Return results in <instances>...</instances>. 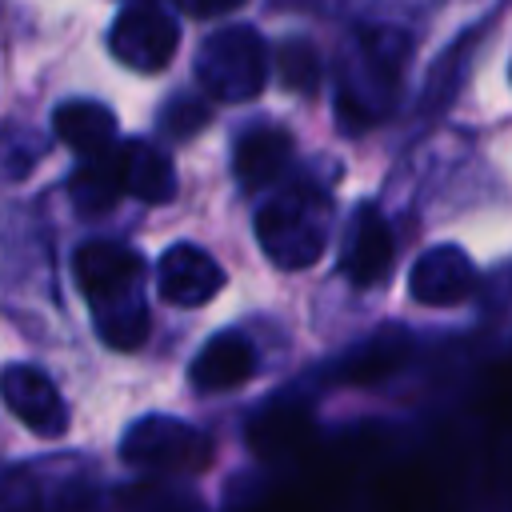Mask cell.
I'll use <instances>...</instances> for the list:
<instances>
[{"label": "cell", "mask_w": 512, "mask_h": 512, "mask_svg": "<svg viewBox=\"0 0 512 512\" xmlns=\"http://www.w3.org/2000/svg\"><path fill=\"white\" fill-rule=\"evenodd\" d=\"M184 12H192V16H224V12H232V8H240L244 0H176Z\"/></svg>", "instance_id": "20"}, {"label": "cell", "mask_w": 512, "mask_h": 512, "mask_svg": "<svg viewBox=\"0 0 512 512\" xmlns=\"http://www.w3.org/2000/svg\"><path fill=\"white\" fill-rule=\"evenodd\" d=\"M0 396L8 404V412L36 436L56 440L68 428V404L60 400L56 384L48 380V372H40L36 364H8L0 372Z\"/></svg>", "instance_id": "7"}, {"label": "cell", "mask_w": 512, "mask_h": 512, "mask_svg": "<svg viewBox=\"0 0 512 512\" xmlns=\"http://www.w3.org/2000/svg\"><path fill=\"white\" fill-rule=\"evenodd\" d=\"M264 80H268V48L260 32L248 24L212 32L196 52V84L212 100L244 104L264 92Z\"/></svg>", "instance_id": "4"}, {"label": "cell", "mask_w": 512, "mask_h": 512, "mask_svg": "<svg viewBox=\"0 0 512 512\" xmlns=\"http://www.w3.org/2000/svg\"><path fill=\"white\" fill-rule=\"evenodd\" d=\"M256 372V348L248 344V336L240 332H220L212 336L200 356L188 368V380L196 384V392L212 396V392H232L240 388L248 376Z\"/></svg>", "instance_id": "13"}, {"label": "cell", "mask_w": 512, "mask_h": 512, "mask_svg": "<svg viewBox=\"0 0 512 512\" xmlns=\"http://www.w3.org/2000/svg\"><path fill=\"white\" fill-rule=\"evenodd\" d=\"M408 352H412V336L404 328H380L336 364V380L340 384H380L408 360Z\"/></svg>", "instance_id": "15"}, {"label": "cell", "mask_w": 512, "mask_h": 512, "mask_svg": "<svg viewBox=\"0 0 512 512\" xmlns=\"http://www.w3.org/2000/svg\"><path fill=\"white\" fill-rule=\"evenodd\" d=\"M244 440L264 464H288L312 440V412L292 396H276L248 420Z\"/></svg>", "instance_id": "9"}, {"label": "cell", "mask_w": 512, "mask_h": 512, "mask_svg": "<svg viewBox=\"0 0 512 512\" xmlns=\"http://www.w3.org/2000/svg\"><path fill=\"white\" fill-rule=\"evenodd\" d=\"M276 72H280L284 88H292V92H316L320 88V76H324L320 52L308 40H300V36L296 40H284L276 48Z\"/></svg>", "instance_id": "18"}, {"label": "cell", "mask_w": 512, "mask_h": 512, "mask_svg": "<svg viewBox=\"0 0 512 512\" xmlns=\"http://www.w3.org/2000/svg\"><path fill=\"white\" fill-rule=\"evenodd\" d=\"M52 132L80 156L104 152L116 140V116L112 108L96 104V100H64L52 112Z\"/></svg>", "instance_id": "16"}, {"label": "cell", "mask_w": 512, "mask_h": 512, "mask_svg": "<svg viewBox=\"0 0 512 512\" xmlns=\"http://www.w3.org/2000/svg\"><path fill=\"white\" fill-rule=\"evenodd\" d=\"M472 288H476V268L464 256V248H456V244L428 248L424 256H416V264L408 272L412 300L428 304V308H452V304L468 300Z\"/></svg>", "instance_id": "10"}, {"label": "cell", "mask_w": 512, "mask_h": 512, "mask_svg": "<svg viewBox=\"0 0 512 512\" xmlns=\"http://www.w3.org/2000/svg\"><path fill=\"white\" fill-rule=\"evenodd\" d=\"M208 120H212V108H208L200 96H192V92L172 96V100H168V108H164V116H160L164 132H168V136H176V140L196 136V132H200Z\"/></svg>", "instance_id": "19"}, {"label": "cell", "mask_w": 512, "mask_h": 512, "mask_svg": "<svg viewBox=\"0 0 512 512\" xmlns=\"http://www.w3.org/2000/svg\"><path fill=\"white\" fill-rule=\"evenodd\" d=\"M112 168L120 180V192L144 200V204H168L176 196V168L172 160L152 148L148 140H112Z\"/></svg>", "instance_id": "12"}, {"label": "cell", "mask_w": 512, "mask_h": 512, "mask_svg": "<svg viewBox=\"0 0 512 512\" xmlns=\"http://www.w3.org/2000/svg\"><path fill=\"white\" fill-rule=\"evenodd\" d=\"M156 284H160V296L168 304H176V308H200V304H208L224 288V272H220V264L204 248H196V244H172L160 256Z\"/></svg>", "instance_id": "11"}, {"label": "cell", "mask_w": 512, "mask_h": 512, "mask_svg": "<svg viewBox=\"0 0 512 512\" xmlns=\"http://www.w3.org/2000/svg\"><path fill=\"white\" fill-rule=\"evenodd\" d=\"M288 156H292V136L284 128H276V124H260L256 128L252 124L232 148V172H236V180L244 188L256 192V188L272 184L288 168Z\"/></svg>", "instance_id": "14"}, {"label": "cell", "mask_w": 512, "mask_h": 512, "mask_svg": "<svg viewBox=\"0 0 512 512\" xmlns=\"http://www.w3.org/2000/svg\"><path fill=\"white\" fill-rule=\"evenodd\" d=\"M332 224V196L316 184H296L256 212V240L276 268H308L320 260Z\"/></svg>", "instance_id": "3"}, {"label": "cell", "mask_w": 512, "mask_h": 512, "mask_svg": "<svg viewBox=\"0 0 512 512\" xmlns=\"http://www.w3.org/2000/svg\"><path fill=\"white\" fill-rule=\"evenodd\" d=\"M112 148V144H108ZM92 152L68 180V200L80 216H96V212H108L124 192H120V180H116V168H112V152Z\"/></svg>", "instance_id": "17"}, {"label": "cell", "mask_w": 512, "mask_h": 512, "mask_svg": "<svg viewBox=\"0 0 512 512\" xmlns=\"http://www.w3.org/2000/svg\"><path fill=\"white\" fill-rule=\"evenodd\" d=\"M72 276L108 348L132 352L148 340V304L140 292L144 264L132 248L112 244V240H88L72 256Z\"/></svg>", "instance_id": "1"}, {"label": "cell", "mask_w": 512, "mask_h": 512, "mask_svg": "<svg viewBox=\"0 0 512 512\" xmlns=\"http://www.w3.org/2000/svg\"><path fill=\"white\" fill-rule=\"evenodd\" d=\"M408 52L412 40L400 28H360L340 48L336 120L344 132H368L396 108Z\"/></svg>", "instance_id": "2"}, {"label": "cell", "mask_w": 512, "mask_h": 512, "mask_svg": "<svg viewBox=\"0 0 512 512\" xmlns=\"http://www.w3.org/2000/svg\"><path fill=\"white\" fill-rule=\"evenodd\" d=\"M108 48L120 64L136 72H160L180 48V28L160 4H132L112 20Z\"/></svg>", "instance_id": "6"}, {"label": "cell", "mask_w": 512, "mask_h": 512, "mask_svg": "<svg viewBox=\"0 0 512 512\" xmlns=\"http://www.w3.org/2000/svg\"><path fill=\"white\" fill-rule=\"evenodd\" d=\"M120 456L140 468V472H160V476H188L204 472L212 464V440L172 416H144L124 432Z\"/></svg>", "instance_id": "5"}, {"label": "cell", "mask_w": 512, "mask_h": 512, "mask_svg": "<svg viewBox=\"0 0 512 512\" xmlns=\"http://www.w3.org/2000/svg\"><path fill=\"white\" fill-rule=\"evenodd\" d=\"M396 260V240L388 220L376 212V204H360L352 212L348 236H344V252H340V272L356 284V288H372L380 280H388Z\"/></svg>", "instance_id": "8"}]
</instances>
